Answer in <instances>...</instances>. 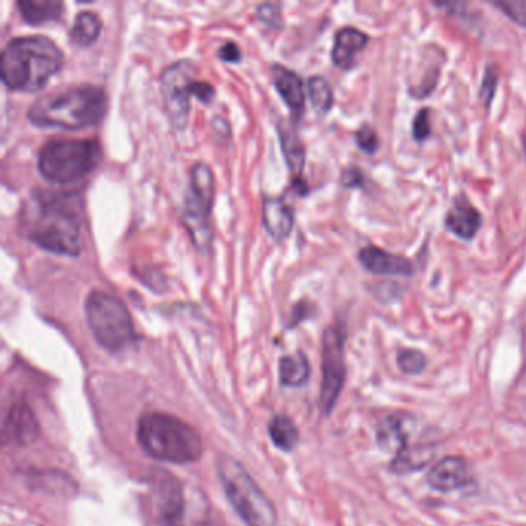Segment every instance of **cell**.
<instances>
[{
  "label": "cell",
  "mask_w": 526,
  "mask_h": 526,
  "mask_svg": "<svg viewBox=\"0 0 526 526\" xmlns=\"http://www.w3.org/2000/svg\"><path fill=\"white\" fill-rule=\"evenodd\" d=\"M360 263L372 274L397 275V277H411L414 275V266L406 258L397 257L378 247H366L361 250Z\"/></svg>",
  "instance_id": "5bb4252c"
},
{
  "label": "cell",
  "mask_w": 526,
  "mask_h": 526,
  "mask_svg": "<svg viewBox=\"0 0 526 526\" xmlns=\"http://www.w3.org/2000/svg\"><path fill=\"white\" fill-rule=\"evenodd\" d=\"M369 36L357 28L344 27L335 34L332 61L337 67L348 70L354 65L355 54L368 45Z\"/></svg>",
  "instance_id": "ac0fdd59"
},
{
  "label": "cell",
  "mask_w": 526,
  "mask_h": 526,
  "mask_svg": "<svg viewBox=\"0 0 526 526\" xmlns=\"http://www.w3.org/2000/svg\"><path fill=\"white\" fill-rule=\"evenodd\" d=\"M281 145L287 166L294 175H300L304 167V147L300 139L292 130H281Z\"/></svg>",
  "instance_id": "d4e9b609"
},
{
  "label": "cell",
  "mask_w": 526,
  "mask_h": 526,
  "mask_svg": "<svg viewBox=\"0 0 526 526\" xmlns=\"http://www.w3.org/2000/svg\"><path fill=\"white\" fill-rule=\"evenodd\" d=\"M82 201L75 193L36 190L21 212V230L31 243L67 257L81 252Z\"/></svg>",
  "instance_id": "6da1fadb"
},
{
  "label": "cell",
  "mask_w": 526,
  "mask_h": 526,
  "mask_svg": "<svg viewBox=\"0 0 526 526\" xmlns=\"http://www.w3.org/2000/svg\"><path fill=\"white\" fill-rule=\"evenodd\" d=\"M346 377L344 365V331L341 326L326 329L323 337V383L320 405L324 414L334 409Z\"/></svg>",
  "instance_id": "30bf717a"
},
{
  "label": "cell",
  "mask_w": 526,
  "mask_h": 526,
  "mask_svg": "<svg viewBox=\"0 0 526 526\" xmlns=\"http://www.w3.org/2000/svg\"><path fill=\"white\" fill-rule=\"evenodd\" d=\"M138 440L147 454L158 462L193 463L203 456L201 435L193 426L164 412L142 415Z\"/></svg>",
  "instance_id": "277c9868"
},
{
  "label": "cell",
  "mask_w": 526,
  "mask_h": 526,
  "mask_svg": "<svg viewBox=\"0 0 526 526\" xmlns=\"http://www.w3.org/2000/svg\"><path fill=\"white\" fill-rule=\"evenodd\" d=\"M270 440L274 442L281 451H292L297 446L298 434L297 426L287 415H275L269 425Z\"/></svg>",
  "instance_id": "603a6c76"
},
{
  "label": "cell",
  "mask_w": 526,
  "mask_h": 526,
  "mask_svg": "<svg viewBox=\"0 0 526 526\" xmlns=\"http://www.w3.org/2000/svg\"><path fill=\"white\" fill-rule=\"evenodd\" d=\"M355 141H357L358 147H360L363 152L374 153L378 147V138L375 135L374 130L368 125L361 127L357 133H355Z\"/></svg>",
  "instance_id": "83f0119b"
},
{
  "label": "cell",
  "mask_w": 526,
  "mask_h": 526,
  "mask_svg": "<svg viewBox=\"0 0 526 526\" xmlns=\"http://www.w3.org/2000/svg\"><path fill=\"white\" fill-rule=\"evenodd\" d=\"M263 223L270 237L284 241L294 229V212L283 198L267 196L263 201Z\"/></svg>",
  "instance_id": "9a60e30c"
},
{
  "label": "cell",
  "mask_w": 526,
  "mask_h": 526,
  "mask_svg": "<svg viewBox=\"0 0 526 526\" xmlns=\"http://www.w3.org/2000/svg\"><path fill=\"white\" fill-rule=\"evenodd\" d=\"M473 480V471L468 460L463 457L449 456L432 466L428 474V483L431 488L449 493L463 488Z\"/></svg>",
  "instance_id": "8fae6325"
},
{
  "label": "cell",
  "mask_w": 526,
  "mask_h": 526,
  "mask_svg": "<svg viewBox=\"0 0 526 526\" xmlns=\"http://www.w3.org/2000/svg\"><path fill=\"white\" fill-rule=\"evenodd\" d=\"M412 133L417 141H425L431 135V124H429L428 110H420L419 115L415 116Z\"/></svg>",
  "instance_id": "f1b7e54d"
},
{
  "label": "cell",
  "mask_w": 526,
  "mask_h": 526,
  "mask_svg": "<svg viewBox=\"0 0 526 526\" xmlns=\"http://www.w3.org/2000/svg\"><path fill=\"white\" fill-rule=\"evenodd\" d=\"M377 443L383 451L402 456L406 452V431L397 415H388L377 426Z\"/></svg>",
  "instance_id": "d6986e66"
},
{
  "label": "cell",
  "mask_w": 526,
  "mask_h": 526,
  "mask_svg": "<svg viewBox=\"0 0 526 526\" xmlns=\"http://www.w3.org/2000/svg\"><path fill=\"white\" fill-rule=\"evenodd\" d=\"M39 437V423L34 412L25 403L11 406L4 425L5 442L16 446H28Z\"/></svg>",
  "instance_id": "7c38bea8"
},
{
  "label": "cell",
  "mask_w": 526,
  "mask_h": 526,
  "mask_svg": "<svg viewBox=\"0 0 526 526\" xmlns=\"http://www.w3.org/2000/svg\"><path fill=\"white\" fill-rule=\"evenodd\" d=\"M16 5L21 11L24 21L31 25L56 21L62 14V8H64L59 0H19Z\"/></svg>",
  "instance_id": "ffe728a7"
},
{
  "label": "cell",
  "mask_w": 526,
  "mask_h": 526,
  "mask_svg": "<svg viewBox=\"0 0 526 526\" xmlns=\"http://www.w3.org/2000/svg\"><path fill=\"white\" fill-rule=\"evenodd\" d=\"M195 65L186 59L173 62L161 73V95L167 116L175 129H184L189 121L190 98L210 102L215 88L206 81L195 78Z\"/></svg>",
  "instance_id": "ba28073f"
},
{
  "label": "cell",
  "mask_w": 526,
  "mask_h": 526,
  "mask_svg": "<svg viewBox=\"0 0 526 526\" xmlns=\"http://www.w3.org/2000/svg\"><path fill=\"white\" fill-rule=\"evenodd\" d=\"M499 7L506 16L513 19L520 27L526 28V0H506V2H497Z\"/></svg>",
  "instance_id": "4316f807"
},
{
  "label": "cell",
  "mask_w": 526,
  "mask_h": 526,
  "mask_svg": "<svg viewBox=\"0 0 526 526\" xmlns=\"http://www.w3.org/2000/svg\"><path fill=\"white\" fill-rule=\"evenodd\" d=\"M497 76L491 71H488L485 76V82H483L482 96L486 102L493 99L494 92H496Z\"/></svg>",
  "instance_id": "1f68e13d"
},
{
  "label": "cell",
  "mask_w": 526,
  "mask_h": 526,
  "mask_svg": "<svg viewBox=\"0 0 526 526\" xmlns=\"http://www.w3.org/2000/svg\"><path fill=\"white\" fill-rule=\"evenodd\" d=\"M156 499L161 519L167 526H183V488L170 474H161L156 485Z\"/></svg>",
  "instance_id": "4fadbf2b"
},
{
  "label": "cell",
  "mask_w": 526,
  "mask_h": 526,
  "mask_svg": "<svg viewBox=\"0 0 526 526\" xmlns=\"http://www.w3.org/2000/svg\"><path fill=\"white\" fill-rule=\"evenodd\" d=\"M218 56L223 59L224 62H240L241 59V50L235 42H226L223 47L218 51Z\"/></svg>",
  "instance_id": "4dcf8cb0"
},
{
  "label": "cell",
  "mask_w": 526,
  "mask_h": 526,
  "mask_svg": "<svg viewBox=\"0 0 526 526\" xmlns=\"http://www.w3.org/2000/svg\"><path fill=\"white\" fill-rule=\"evenodd\" d=\"M64 64L58 45L45 36H21L2 51V81L14 92H38Z\"/></svg>",
  "instance_id": "7a4b0ae2"
},
{
  "label": "cell",
  "mask_w": 526,
  "mask_h": 526,
  "mask_svg": "<svg viewBox=\"0 0 526 526\" xmlns=\"http://www.w3.org/2000/svg\"><path fill=\"white\" fill-rule=\"evenodd\" d=\"M218 479L233 510L249 526H275L277 510L240 462L232 457L218 459Z\"/></svg>",
  "instance_id": "5b68a950"
},
{
  "label": "cell",
  "mask_w": 526,
  "mask_h": 526,
  "mask_svg": "<svg viewBox=\"0 0 526 526\" xmlns=\"http://www.w3.org/2000/svg\"><path fill=\"white\" fill-rule=\"evenodd\" d=\"M307 96L311 99L315 110L320 113H328L334 104V93L331 85L321 76H312L307 81Z\"/></svg>",
  "instance_id": "cb8c5ba5"
},
{
  "label": "cell",
  "mask_w": 526,
  "mask_h": 526,
  "mask_svg": "<svg viewBox=\"0 0 526 526\" xmlns=\"http://www.w3.org/2000/svg\"><path fill=\"white\" fill-rule=\"evenodd\" d=\"M215 198V178L206 162H196L190 169V187L184 206V224L196 249L209 250L212 246V230L209 213Z\"/></svg>",
  "instance_id": "9c48e42d"
},
{
  "label": "cell",
  "mask_w": 526,
  "mask_h": 526,
  "mask_svg": "<svg viewBox=\"0 0 526 526\" xmlns=\"http://www.w3.org/2000/svg\"><path fill=\"white\" fill-rule=\"evenodd\" d=\"M311 366L303 352H294L280 360V380L287 388H300L309 380Z\"/></svg>",
  "instance_id": "44dd1931"
},
{
  "label": "cell",
  "mask_w": 526,
  "mask_h": 526,
  "mask_svg": "<svg viewBox=\"0 0 526 526\" xmlns=\"http://www.w3.org/2000/svg\"><path fill=\"white\" fill-rule=\"evenodd\" d=\"M258 17L269 27H281V14L277 5L264 4L258 7Z\"/></svg>",
  "instance_id": "f546056e"
},
{
  "label": "cell",
  "mask_w": 526,
  "mask_h": 526,
  "mask_svg": "<svg viewBox=\"0 0 526 526\" xmlns=\"http://www.w3.org/2000/svg\"><path fill=\"white\" fill-rule=\"evenodd\" d=\"M107 107V95L101 87L73 85L34 102L28 119L45 129L81 130L102 121Z\"/></svg>",
  "instance_id": "3957f363"
},
{
  "label": "cell",
  "mask_w": 526,
  "mask_h": 526,
  "mask_svg": "<svg viewBox=\"0 0 526 526\" xmlns=\"http://www.w3.org/2000/svg\"><path fill=\"white\" fill-rule=\"evenodd\" d=\"M272 82L292 112H303L304 102H306V88H304L303 79L295 71L289 70L283 65L275 64L272 67Z\"/></svg>",
  "instance_id": "2e32d148"
},
{
  "label": "cell",
  "mask_w": 526,
  "mask_h": 526,
  "mask_svg": "<svg viewBox=\"0 0 526 526\" xmlns=\"http://www.w3.org/2000/svg\"><path fill=\"white\" fill-rule=\"evenodd\" d=\"M101 149L87 139H53L39 152L38 167L48 183L73 184L95 169Z\"/></svg>",
  "instance_id": "52a82bcc"
},
{
  "label": "cell",
  "mask_w": 526,
  "mask_h": 526,
  "mask_svg": "<svg viewBox=\"0 0 526 526\" xmlns=\"http://www.w3.org/2000/svg\"><path fill=\"white\" fill-rule=\"evenodd\" d=\"M85 317L93 337L108 352H122L135 343L132 315L115 295L92 290L85 300Z\"/></svg>",
  "instance_id": "8992f818"
},
{
  "label": "cell",
  "mask_w": 526,
  "mask_h": 526,
  "mask_svg": "<svg viewBox=\"0 0 526 526\" xmlns=\"http://www.w3.org/2000/svg\"><path fill=\"white\" fill-rule=\"evenodd\" d=\"M482 226V215L465 198L457 199L446 215V227L463 240H471Z\"/></svg>",
  "instance_id": "e0dca14e"
},
{
  "label": "cell",
  "mask_w": 526,
  "mask_h": 526,
  "mask_svg": "<svg viewBox=\"0 0 526 526\" xmlns=\"http://www.w3.org/2000/svg\"><path fill=\"white\" fill-rule=\"evenodd\" d=\"M341 183L346 187H357L361 183V172L357 169L346 170L341 178Z\"/></svg>",
  "instance_id": "d6a6232c"
},
{
  "label": "cell",
  "mask_w": 526,
  "mask_h": 526,
  "mask_svg": "<svg viewBox=\"0 0 526 526\" xmlns=\"http://www.w3.org/2000/svg\"><path fill=\"white\" fill-rule=\"evenodd\" d=\"M426 357L420 351L406 349L398 354V368L405 374L417 375L425 369Z\"/></svg>",
  "instance_id": "484cf974"
},
{
  "label": "cell",
  "mask_w": 526,
  "mask_h": 526,
  "mask_svg": "<svg viewBox=\"0 0 526 526\" xmlns=\"http://www.w3.org/2000/svg\"><path fill=\"white\" fill-rule=\"evenodd\" d=\"M101 27V19L95 11H79L71 25L70 39L79 47H87L98 39Z\"/></svg>",
  "instance_id": "7402d4cb"
}]
</instances>
